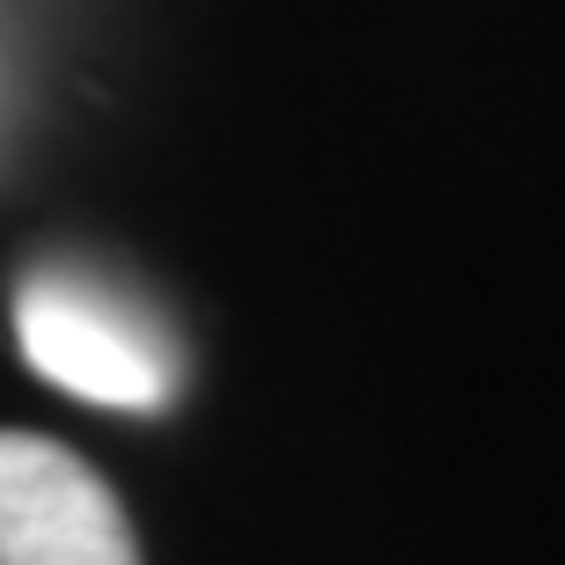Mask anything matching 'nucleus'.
<instances>
[{
	"label": "nucleus",
	"mask_w": 565,
	"mask_h": 565,
	"mask_svg": "<svg viewBox=\"0 0 565 565\" xmlns=\"http://www.w3.org/2000/svg\"><path fill=\"white\" fill-rule=\"evenodd\" d=\"M22 360L52 390L104 412H169L184 390V353L140 294L82 265H44L15 287Z\"/></svg>",
	"instance_id": "f257e3e1"
},
{
	"label": "nucleus",
	"mask_w": 565,
	"mask_h": 565,
	"mask_svg": "<svg viewBox=\"0 0 565 565\" xmlns=\"http://www.w3.org/2000/svg\"><path fill=\"white\" fill-rule=\"evenodd\" d=\"M0 565H140V536L66 440L0 434Z\"/></svg>",
	"instance_id": "f03ea898"
}]
</instances>
